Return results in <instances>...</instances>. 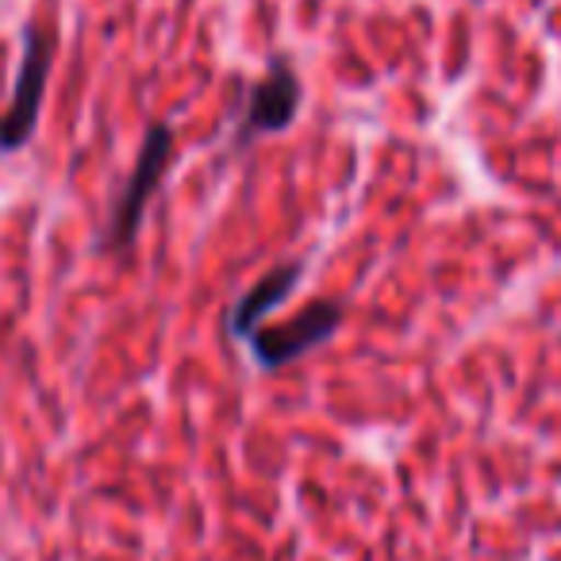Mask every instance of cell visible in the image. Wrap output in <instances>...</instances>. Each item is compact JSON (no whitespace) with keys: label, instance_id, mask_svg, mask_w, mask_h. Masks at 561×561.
Listing matches in <instances>:
<instances>
[{"label":"cell","instance_id":"cell-1","mask_svg":"<svg viewBox=\"0 0 561 561\" xmlns=\"http://www.w3.org/2000/svg\"><path fill=\"white\" fill-rule=\"evenodd\" d=\"M50 62H55V32L50 27H27V47L24 66H20L16 93L12 104L0 119V150H20L35 135V119L43 108V93H47Z\"/></svg>","mask_w":561,"mask_h":561},{"label":"cell","instance_id":"cell-2","mask_svg":"<svg viewBox=\"0 0 561 561\" xmlns=\"http://www.w3.org/2000/svg\"><path fill=\"white\" fill-rule=\"evenodd\" d=\"M343 323V305L339 300H316L305 312H297L289 323L270 331H254L250 335V351H254V362L265 369L289 366V362L305 358L308 351H316L320 343H328L331 335Z\"/></svg>","mask_w":561,"mask_h":561},{"label":"cell","instance_id":"cell-3","mask_svg":"<svg viewBox=\"0 0 561 561\" xmlns=\"http://www.w3.org/2000/svg\"><path fill=\"white\" fill-rule=\"evenodd\" d=\"M170 154H173L170 127H150L147 142H142V150H139V162H135L124 196H119V204H116V216H112L108 247H127V242L135 239V227H139L142 211H147L150 196H154L158 181H162L165 165H170Z\"/></svg>","mask_w":561,"mask_h":561},{"label":"cell","instance_id":"cell-4","mask_svg":"<svg viewBox=\"0 0 561 561\" xmlns=\"http://www.w3.org/2000/svg\"><path fill=\"white\" fill-rule=\"evenodd\" d=\"M300 108V81L289 66H273L270 78L257 81L250 93V108L242 119V135H270L285 131L297 119Z\"/></svg>","mask_w":561,"mask_h":561},{"label":"cell","instance_id":"cell-5","mask_svg":"<svg viewBox=\"0 0 561 561\" xmlns=\"http://www.w3.org/2000/svg\"><path fill=\"white\" fill-rule=\"evenodd\" d=\"M300 273H305V265H280V270L265 273L262 280H257L254 289L247 293V297L234 305L231 312V335L239 339H250L257 331V323L265 320V316L273 312V308L280 305V300L289 297V289L300 280Z\"/></svg>","mask_w":561,"mask_h":561}]
</instances>
